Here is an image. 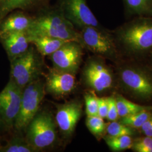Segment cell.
Returning a JSON list of instances; mask_svg holds the SVG:
<instances>
[{
  "label": "cell",
  "instance_id": "cell-1",
  "mask_svg": "<svg viewBox=\"0 0 152 152\" xmlns=\"http://www.w3.org/2000/svg\"><path fill=\"white\" fill-rule=\"evenodd\" d=\"M121 54L140 56L152 53V16H136L112 31Z\"/></svg>",
  "mask_w": 152,
  "mask_h": 152
},
{
  "label": "cell",
  "instance_id": "cell-2",
  "mask_svg": "<svg viewBox=\"0 0 152 152\" xmlns=\"http://www.w3.org/2000/svg\"><path fill=\"white\" fill-rule=\"evenodd\" d=\"M33 22L27 33L28 37L48 36L80 43L79 31L64 15L56 3L34 13Z\"/></svg>",
  "mask_w": 152,
  "mask_h": 152
},
{
  "label": "cell",
  "instance_id": "cell-3",
  "mask_svg": "<svg viewBox=\"0 0 152 152\" xmlns=\"http://www.w3.org/2000/svg\"><path fill=\"white\" fill-rule=\"evenodd\" d=\"M57 125L53 115L47 110L39 111L26 129V139L37 152L53 147L57 141Z\"/></svg>",
  "mask_w": 152,
  "mask_h": 152
},
{
  "label": "cell",
  "instance_id": "cell-4",
  "mask_svg": "<svg viewBox=\"0 0 152 152\" xmlns=\"http://www.w3.org/2000/svg\"><path fill=\"white\" fill-rule=\"evenodd\" d=\"M80 44L83 48L104 59L115 60L121 53L115 43L112 31L104 27H87L78 30Z\"/></svg>",
  "mask_w": 152,
  "mask_h": 152
},
{
  "label": "cell",
  "instance_id": "cell-5",
  "mask_svg": "<svg viewBox=\"0 0 152 152\" xmlns=\"http://www.w3.org/2000/svg\"><path fill=\"white\" fill-rule=\"evenodd\" d=\"M10 64V80L22 89L39 79L43 73V56L32 44L26 53L12 60Z\"/></svg>",
  "mask_w": 152,
  "mask_h": 152
},
{
  "label": "cell",
  "instance_id": "cell-6",
  "mask_svg": "<svg viewBox=\"0 0 152 152\" xmlns=\"http://www.w3.org/2000/svg\"><path fill=\"white\" fill-rule=\"evenodd\" d=\"M46 94L45 80L40 78L23 88L19 112L14 125L15 130L18 132L26 130L28 124L38 112Z\"/></svg>",
  "mask_w": 152,
  "mask_h": 152
},
{
  "label": "cell",
  "instance_id": "cell-7",
  "mask_svg": "<svg viewBox=\"0 0 152 152\" xmlns=\"http://www.w3.org/2000/svg\"><path fill=\"white\" fill-rule=\"evenodd\" d=\"M56 4L78 30L87 27H103L88 7L87 0H57Z\"/></svg>",
  "mask_w": 152,
  "mask_h": 152
},
{
  "label": "cell",
  "instance_id": "cell-8",
  "mask_svg": "<svg viewBox=\"0 0 152 152\" xmlns=\"http://www.w3.org/2000/svg\"><path fill=\"white\" fill-rule=\"evenodd\" d=\"M104 58L94 56L87 60L82 71L85 83L94 91L102 92L112 87L113 78L110 69L105 64Z\"/></svg>",
  "mask_w": 152,
  "mask_h": 152
},
{
  "label": "cell",
  "instance_id": "cell-9",
  "mask_svg": "<svg viewBox=\"0 0 152 152\" xmlns=\"http://www.w3.org/2000/svg\"><path fill=\"white\" fill-rule=\"evenodd\" d=\"M121 82L125 90L143 99L152 98V76L140 68L127 66L120 72Z\"/></svg>",
  "mask_w": 152,
  "mask_h": 152
},
{
  "label": "cell",
  "instance_id": "cell-10",
  "mask_svg": "<svg viewBox=\"0 0 152 152\" xmlns=\"http://www.w3.org/2000/svg\"><path fill=\"white\" fill-rule=\"evenodd\" d=\"M83 50L81 45L69 41L49 56L54 68L59 71L76 74L82 61Z\"/></svg>",
  "mask_w": 152,
  "mask_h": 152
},
{
  "label": "cell",
  "instance_id": "cell-11",
  "mask_svg": "<svg viewBox=\"0 0 152 152\" xmlns=\"http://www.w3.org/2000/svg\"><path fill=\"white\" fill-rule=\"evenodd\" d=\"M23 90L10 80L0 92V118L7 129L14 127L20 109Z\"/></svg>",
  "mask_w": 152,
  "mask_h": 152
},
{
  "label": "cell",
  "instance_id": "cell-12",
  "mask_svg": "<svg viewBox=\"0 0 152 152\" xmlns=\"http://www.w3.org/2000/svg\"><path fill=\"white\" fill-rule=\"evenodd\" d=\"M56 112L55 117L57 127L64 138H69L74 133L76 125L81 117L82 104L78 100L64 103L55 104Z\"/></svg>",
  "mask_w": 152,
  "mask_h": 152
},
{
  "label": "cell",
  "instance_id": "cell-13",
  "mask_svg": "<svg viewBox=\"0 0 152 152\" xmlns=\"http://www.w3.org/2000/svg\"><path fill=\"white\" fill-rule=\"evenodd\" d=\"M45 75V91L55 97H63L73 92L76 87L75 75L48 68Z\"/></svg>",
  "mask_w": 152,
  "mask_h": 152
},
{
  "label": "cell",
  "instance_id": "cell-14",
  "mask_svg": "<svg viewBox=\"0 0 152 152\" xmlns=\"http://www.w3.org/2000/svg\"><path fill=\"white\" fill-rule=\"evenodd\" d=\"M0 42L10 61L27 52L31 43L27 32H12L0 34Z\"/></svg>",
  "mask_w": 152,
  "mask_h": 152
},
{
  "label": "cell",
  "instance_id": "cell-15",
  "mask_svg": "<svg viewBox=\"0 0 152 152\" xmlns=\"http://www.w3.org/2000/svg\"><path fill=\"white\" fill-rule=\"evenodd\" d=\"M33 15L22 10L9 13L0 23V34L12 32H27L31 28Z\"/></svg>",
  "mask_w": 152,
  "mask_h": 152
},
{
  "label": "cell",
  "instance_id": "cell-16",
  "mask_svg": "<svg viewBox=\"0 0 152 152\" xmlns=\"http://www.w3.org/2000/svg\"><path fill=\"white\" fill-rule=\"evenodd\" d=\"M53 0H0V23L9 13L22 10L33 14L51 4Z\"/></svg>",
  "mask_w": 152,
  "mask_h": 152
},
{
  "label": "cell",
  "instance_id": "cell-17",
  "mask_svg": "<svg viewBox=\"0 0 152 152\" xmlns=\"http://www.w3.org/2000/svg\"><path fill=\"white\" fill-rule=\"evenodd\" d=\"M28 38L31 44L43 57L53 54L63 44L69 41L48 36H32Z\"/></svg>",
  "mask_w": 152,
  "mask_h": 152
},
{
  "label": "cell",
  "instance_id": "cell-18",
  "mask_svg": "<svg viewBox=\"0 0 152 152\" xmlns=\"http://www.w3.org/2000/svg\"><path fill=\"white\" fill-rule=\"evenodd\" d=\"M127 19L136 16H152V0H122Z\"/></svg>",
  "mask_w": 152,
  "mask_h": 152
},
{
  "label": "cell",
  "instance_id": "cell-19",
  "mask_svg": "<svg viewBox=\"0 0 152 152\" xmlns=\"http://www.w3.org/2000/svg\"><path fill=\"white\" fill-rule=\"evenodd\" d=\"M0 152H37L28 142L26 137L15 135L5 145H0Z\"/></svg>",
  "mask_w": 152,
  "mask_h": 152
},
{
  "label": "cell",
  "instance_id": "cell-20",
  "mask_svg": "<svg viewBox=\"0 0 152 152\" xmlns=\"http://www.w3.org/2000/svg\"><path fill=\"white\" fill-rule=\"evenodd\" d=\"M115 99L118 115L121 118L142 110H152V107L142 106L132 103L121 95H117Z\"/></svg>",
  "mask_w": 152,
  "mask_h": 152
},
{
  "label": "cell",
  "instance_id": "cell-21",
  "mask_svg": "<svg viewBox=\"0 0 152 152\" xmlns=\"http://www.w3.org/2000/svg\"><path fill=\"white\" fill-rule=\"evenodd\" d=\"M104 139L109 148L114 152H119L131 148L133 141L130 136H112L107 135Z\"/></svg>",
  "mask_w": 152,
  "mask_h": 152
},
{
  "label": "cell",
  "instance_id": "cell-22",
  "mask_svg": "<svg viewBox=\"0 0 152 152\" xmlns=\"http://www.w3.org/2000/svg\"><path fill=\"white\" fill-rule=\"evenodd\" d=\"M152 115L151 110H142L122 117L121 122L132 129H140L142 125Z\"/></svg>",
  "mask_w": 152,
  "mask_h": 152
},
{
  "label": "cell",
  "instance_id": "cell-23",
  "mask_svg": "<svg viewBox=\"0 0 152 152\" xmlns=\"http://www.w3.org/2000/svg\"><path fill=\"white\" fill-rule=\"evenodd\" d=\"M86 125L89 131L98 139L103 136L106 132L107 125L103 118L99 115L87 116Z\"/></svg>",
  "mask_w": 152,
  "mask_h": 152
},
{
  "label": "cell",
  "instance_id": "cell-24",
  "mask_svg": "<svg viewBox=\"0 0 152 152\" xmlns=\"http://www.w3.org/2000/svg\"><path fill=\"white\" fill-rule=\"evenodd\" d=\"M106 132L108 135L112 136H131L134 134L132 128L121 122H118L117 121H111L110 123L107 125Z\"/></svg>",
  "mask_w": 152,
  "mask_h": 152
},
{
  "label": "cell",
  "instance_id": "cell-25",
  "mask_svg": "<svg viewBox=\"0 0 152 152\" xmlns=\"http://www.w3.org/2000/svg\"><path fill=\"white\" fill-rule=\"evenodd\" d=\"M86 113L87 116L98 115V98L93 93L85 95Z\"/></svg>",
  "mask_w": 152,
  "mask_h": 152
},
{
  "label": "cell",
  "instance_id": "cell-26",
  "mask_svg": "<svg viewBox=\"0 0 152 152\" xmlns=\"http://www.w3.org/2000/svg\"><path fill=\"white\" fill-rule=\"evenodd\" d=\"M132 149L137 152H152V137L147 136L133 142Z\"/></svg>",
  "mask_w": 152,
  "mask_h": 152
},
{
  "label": "cell",
  "instance_id": "cell-27",
  "mask_svg": "<svg viewBox=\"0 0 152 152\" xmlns=\"http://www.w3.org/2000/svg\"><path fill=\"white\" fill-rule=\"evenodd\" d=\"M108 110L107 119L109 121H115L118 119L119 115L115 102V99L114 97H109Z\"/></svg>",
  "mask_w": 152,
  "mask_h": 152
},
{
  "label": "cell",
  "instance_id": "cell-28",
  "mask_svg": "<svg viewBox=\"0 0 152 152\" xmlns=\"http://www.w3.org/2000/svg\"><path fill=\"white\" fill-rule=\"evenodd\" d=\"M108 110V98H98V115L102 118H107Z\"/></svg>",
  "mask_w": 152,
  "mask_h": 152
},
{
  "label": "cell",
  "instance_id": "cell-29",
  "mask_svg": "<svg viewBox=\"0 0 152 152\" xmlns=\"http://www.w3.org/2000/svg\"><path fill=\"white\" fill-rule=\"evenodd\" d=\"M140 129L145 136L152 137V115L142 125Z\"/></svg>",
  "mask_w": 152,
  "mask_h": 152
},
{
  "label": "cell",
  "instance_id": "cell-30",
  "mask_svg": "<svg viewBox=\"0 0 152 152\" xmlns=\"http://www.w3.org/2000/svg\"><path fill=\"white\" fill-rule=\"evenodd\" d=\"M7 129L5 125H4V124L3 123V122L2 121V120H1V118H0V130H2V129Z\"/></svg>",
  "mask_w": 152,
  "mask_h": 152
},
{
  "label": "cell",
  "instance_id": "cell-31",
  "mask_svg": "<svg viewBox=\"0 0 152 152\" xmlns=\"http://www.w3.org/2000/svg\"></svg>",
  "mask_w": 152,
  "mask_h": 152
}]
</instances>
